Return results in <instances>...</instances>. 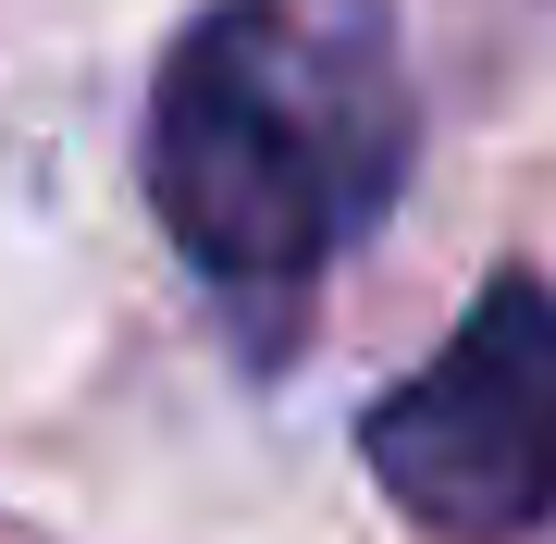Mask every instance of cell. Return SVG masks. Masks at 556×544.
Instances as JSON below:
<instances>
[{"label": "cell", "instance_id": "cell-1", "mask_svg": "<svg viewBox=\"0 0 556 544\" xmlns=\"http://www.w3.org/2000/svg\"><path fill=\"white\" fill-rule=\"evenodd\" d=\"M408 174V75L358 0H211L149 87V211L223 298L285 309Z\"/></svg>", "mask_w": 556, "mask_h": 544}, {"label": "cell", "instance_id": "cell-2", "mask_svg": "<svg viewBox=\"0 0 556 544\" xmlns=\"http://www.w3.org/2000/svg\"><path fill=\"white\" fill-rule=\"evenodd\" d=\"M371 483L445 544H507L556 520V284L495 273L433 359L358 421Z\"/></svg>", "mask_w": 556, "mask_h": 544}]
</instances>
